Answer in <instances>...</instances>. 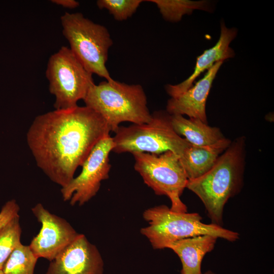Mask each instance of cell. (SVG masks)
I'll list each match as a JSON object with an SVG mask.
<instances>
[{
  "label": "cell",
  "mask_w": 274,
  "mask_h": 274,
  "mask_svg": "<svg viewBox=\"0 0 274 274\" xmlns=\"http://www.w3.org/2000/svg\"><path fill=\"white\" fill-rule=\"evenodd\" d=\"M201 274H215V273H213L212 271H208L204 273H201Z\"/></svg>",
  "instance_id": "603a6c76"
},
{
  "label": "cell",
  "mask_w": 274,
  "mask_h": 274,
  "mask_svg": "<svg viewBox=\"0 0 274 274\" xmlns=\"http://www.w3.org/2000/svg\"><path fill=\"white\" fill-rule=\"evenodd\" d=\"M142 0H98L96 5L100 9H107L117 21L130 17L137 10Z\"/></svg>",
  "instance_id": "ffe728a7"
},
{
  "label": "cell",
  "mask_w": 274,
  "mask_h": 274,
  "mask_svg": "<svg viewBox=\"0 0 274 274\" xmlns=\"http://www.w3.org/2000/svg\"><path fill=\"white\" fill-rule=\"evenodd\" d=\"M218 238L201 235L184 238L168 245L179 257L182 265L181 274H201V264L207 253L215 247Z\"/></svg>",
  "instance_id": "5bb4252c"
},
{
  "label": "cell",
  "mask_w": 274,
  "mask_h": 274,
  "mask_svg": "<svg viewBox=\"0 0 274 274\" xmlns=\"http://www.w3.org/2000/svg\"><path fill=\"white\" fill-rule=\"evenodd\" d=\"M104 266L97 248L79 233L50 261L46 274H102Z\"/></svg>",
  "instance_id": "8fae6325"
},
{
  "label": "cell",
  "mask_w": 274,
  "mask_h": 274,
  "mask_svg": "<svg viewBox=\"0 0 274 274\" xmlns=\"http://www.w3.org/2000/svg\"><path fill=\"white\" fill-rule=\"evenodd\" d=\"M112 138L116 153L144 152L160 154L170 151L181 157L189 147L184 138L174 130L166 112L152 114L150 122L129 126H120Z\"/></svg>",
  "instance_id": "5b68a950"
},
{
  "label": "cell",
  "mask_w": 274,
  "mask_h": 274,
  "mask_svg": "<svg viewBox=\"0 0 274 274\" xmlns=\"http://www.w3.org/2000/svg\"><path fill=\"white\" fill-rule=\"evenodd\" d=\"M110 132L98 113L78 106L37 116L28 129L26 142L37 165L63 188L94 147Z\"/></svg>",
  "instance_id": "6da1fadb"
},
{
  "label": "cell",
  "mask_w": 274,
  "mask_h": 274,
  "mask_svg": "<svg viewBox=\"0 0 274 274\" xmlns=\"http://www.w3.org/2000/svg\"><path fill=\"white\" fill-rule=\"evenodd\" d=\"M51 2L68 9H74L79 6V3L75 0H52Z\"/></svg>",
  "instance_id": "7402d4cb"
},
{
  "label": "cell",
  "mask_w": 274,
  "mask_h": 274,
  "mask_svg": "<svg viewBox=\"0 0 274 274\" xmlns=\"http://www.w3.org/2000/svg\"><path fill=\"white\" fill-rule=\"evenodd\" d=\"M38 259L29 246L21 243L9 257L2 270L4 274H34Z\"/></svg>",
  "instance_id": "ac0fdd59"
},
{
  "label": "cell",
  "mask_w": 274,
  "mask_h": 274,
  "mask_svg": "<svg viewBox=\"0 0 274 274\" xmlns=\"http://www.w3.org/2000/svg\"><path fill=\"white\" fill-rule=\"evenodd\" d=\"M170 120L175 132L184 136L192 145H212L226 138L219 128L210 126L197 118L187 119L182 115H170Z\"/></svg>",
  "instance_id": "2e32d148"
},
{
  "label": "cell",
  "mask_w": 274,
  "mask_h": 274,
  "mask_svg": "<svg viewBox=\"0 0 274 274\" xmlns=\"http://www.w3.org/2000/svg\"><path fill=\"white\" fill-rule=\"evenodd\" d=\"M155 4L164 19L170 22L180 21L183 16L191 14L194 9L209 11L207 1L187 0H149Z\"/></svg>",
  "instance_id": "e0dca14e"
},
{
  "label": "cell",
  "mask_w": 274,
  "mask_h": 274,
  "mask_svg": "<svg viewBox=\"0 0 274 274\" xmlns=\"http://www.w3.org/2000/svg\"><path fill=\"white\" fill-rule=\"evenodd\" d=\"M31 210L41 227L28 246L38 258L51 261L79 233L66 220L51 213L41 203H37Z\"/></svg>",
  "instance_id": "30bf717a"
},
{
  "label": "cell",
  "mask_w": 274,
  "mask_h": 274,
  "mask_svg": "<svg viewBox=\"0 0 274 274\" xmlns=\"http://www.w3.org/2000/svg\"><path fill=\"white\" fill-rule=\"evenodd\" d=\"M134 169L144 183L158 195H165L170 200V210L187 212V207L181 200L186 188L188 178L179 156L168 151L160 154L133 152Z\"/></svg>",
  "instance_id": "52a82bcc"
},
{
  "label": "cell",
  "mask_w": 274,
  "mask_h": 274,
  "mask_svg": "<svg viewBox=\"0 0 274 274\" xmlns=\"http://www.w3.org/2000/svg\"><path fill=\"white\" fill-rule=\"evenodd\" d=\"M245 163V138L240 136L231 141L207 173L188 180L186 188L201 200L212 223L222 226L225 204L243 185Z\"/></svg>",
  "instance_id": "7a4b0ae2"
},
{
  "label": "cell",
  "mask_w": 274,
  "mask_h": 274,
  "mask_svg": "<svg viewBox=\"0 0 274 274\" xmlns=\"http://www.w3.org/2000/svg\"><path fill=\"white\" fill-rule=\"evenodd\" d=\"M50 92L54 95L55 110H69L78 106L95 83L69 47H61L50 57L46 71Z\"/></svg>",
  "instance_id": "ba28073f"
},
{
  "label": "cell",
  "mask_w": 274,
  "mask_h": 274,
  "mask_svg": "<svg viewBox=\"0 0 274 274\" xmlns=\"http://www.w3.org/2000/svg\"><path fill=\"white\" fill-rule=\"evenodd\" d=\"M0 274H4L2 269H0Z\"/></svg>",
  "instance_id": "cb8c5ba5"
},
{
  "label": "cell",
  "mask_w": 274,
  "mask_h": 274,
  "mask_svg": "<svg viewBox=\"0 0 274 274\" xmlns=\"http://www.w3.org/2000/svg\"><path fill=\"white\" fill-rule=\"evenodd\" d=\"M83 100L85 106L98 113L114 132L122 122L141 124L152 118L147 96L140 84L129 85L114 79L103 81L93 84Z\"/></svg>",
  "instance_id": "3957f363"
},
{
  "label": "cell",
  "mask_w": 274,
  "mask_h": 274,
  "mask_svg": "<svg viewBox=\"0 0 274 274\" xmlns=\"http://www.w3.org/2000/svg\"><path fill=\"white\" fill-rule=\"evenodd\" d=\"M19 215L14 217L0 229V269L14 249L21 244L22 229Z\"/></svg>",
  "instance_id": "d6986e66"
},
{
  "label": "cell",
  "mask_w": 274,
  "mask_h": 274,
  "mask_svg": "<svg viewBox=\"0 0 274 274\" xmlns=\"http://www.w3.org/2000/svg\"><path fill=\"white\" fill-rule=\"evenodd\" d=\"M20 207L14 199L7 201L0 211V229L14 217L19 215Z\"/></svg>",
  "instance_id": "44dd1931"
},
{
  "label": "cell",
  "mask_w": 274,
  "mask_h": 274,
  "mask_svg": "<svg viewBox=\"0 0 274 274\" xmlns=\"http://www.w3.org/2000/svg\"><path fill=\"white\" fill-rule=\"evenodd\" d=\"M143 217L148 225L141 228L154 249L166 248L178 241L201 235H211L229 242L239 239L238 233L214 224L201 222L196 213L177 212L165 205H160L144 211Z\"/></svg>",
  "instance_id": "277c9868"
},
{
  "label": "cell",
  "mask_w": 274,
  "mask_h": 274,
  "mask_svg": "<svg viewBox=\"0 0 274 274\" xmlns=\"http://www.w3.org/2000/svg\"><path fill=\"white\" fill-rule=\"evenodd\" d=\"M231 142L229 139L225 138L210 146H197L190 144L180 157L188 179L197 178L207 173Z\"/></svg>",
  "instance_id": "9a60e30c"
},
{
  "label": "cell",
  "mask_w": 274,
  "mask_h": 274,
  "mask_svg": "<svg viewBox=\"0 0 274 274\" xmlns=\"http://www.w3.org/2000/svg\"><path fill=\"white\" fill-rule=\"evenodd\" d=\"M237 30L227 28L224 22L221 23V33L216 44L205 50L197 58L196 65L192 74L186 80L176 85L168 84L165 89L167 93L174 97L179 95L192 86L195 79L206 70L210 68L216 62L234 56V51L229 47L230 42L235 38Z\"/></svg>",
  "instance_id": "4fadbf2b"
},
{
  "label": "cell",
  "mask_w": 274,
  "mask_h": 274,
  "mask_svg": "<svg viewBox=\"0 0 274 274\" xmlns=\"http://www.w3.org/2000/svg\"><path fill=\"white\" fill-rule=\"evenodd\" d=\"M114 147L112 137L108 135L93 148L82 165L80 174L60 191L64 201L80 206L88 202L99 190L101 182L109 177L111 165L109 155Z\"/></svg>",
  "instance_id": "9c48e42d"
},
{
  "label": "cell",
  "mask_w": 274,
  "mask_h": 274,
  "mask_svg": "<svg viewBox=\"0 0 274 274\" xmlns=\"http://www.w3.org/2000/svg\"><path fill=\"white\" fill-rule=\"evenodd\" d=\"M223 63V61L216 62L194 86L177 96L171 97L167 101L166 111L170 115H186L208 124L207 99L213 80Z\"/></svg>",
  "instance_id": "7c38bea8"
},
{
  "label": "cell",
  "mask_w": 274,
  "mask_h": 274,
  "mask_svg": "<svg viewBox=\"0 0 274 274\" xmlns=\"http://www.w3.org/2000/svg\"><path fill=\"white\" fill-rule=\"evenodd\" d=\"M61 23L70 49L85 69L106 81L113 80L106 65L113 44L108 29L80 13L65 12L61 17Z\"/></svg>",
  "instance_id": "8992f818"
}]
</instances>
